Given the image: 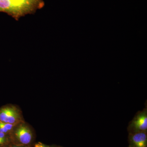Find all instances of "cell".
<instances>
[{
    "mask_svg": "<svg viewBox=\"0 0 147 147\" xmlns=\"http://www.w3.org/2000/svg\"><path fill=\"white\" fill-rule=\"evenodd\" d=\"M14 135L18 142L23 146L29 144L32 138L31 131L24 122L16 125Z\"/></svg>",
    "mask_w": 147,
    "mask_h": 147,
    "instance_id": "cell-3",
    "label": "cell"
},
{
    "mask_svg": "<svg viewBox=\"0 0 147 147\" xmlns=\"http://www.w3.org/2000/svg\"><path fill=\"white\" fill-rule=\"evenodd\" d=\"M7 142V139L5 133L0 132V143L1 145L4 144Z\"/></svg>",
    "mask_w": 147,
    "mask_h": 147,
    "instance_id": "cell-6",
    "label": "cell"
},
{
    "mask_svg": "<svg viewBox=\"0 0 147 147\" xmlns=\"http://www.w3.org/2000/svg\"><path fill=\"white\" fill-rule=\"evenodd\" d=\"M43 0H0V12L6 13L18 21L28 14H33L45 6Z\"/></svg>",
    "mask_w": 147,
    "mask_h": 147,
    "instance_id": "cell-1",
    "label": "cell"
},
{
    "mask_svg": "<svg viewBox=\"0 0 147 147\" xmlns=\"http://www.w3.org/2000/svg\"><path fill=\"white\" fill-rule=\"evenodd\" d=\"M0 132L5 133V134H7V133H8L9 132V131L2 124L1 121H0Z\"/></svg>",
    "mask_w": 147,
    "mask_h": 147,
    "instance_id": "cell-7",
    "label": "cell"
},
{
    "mask_svg": "<svg viewBox=\"0 0 147 147\" xmlns=\"http://www.w3.org/2000/svg\"><path fill=\"white\" fill-rule=\"evenodd\" d=\"M131 141L134 147H147V137L145 131H137L132 134Z\"/></svg>",
    "mask_w": 147,
    "mask_h": 147,
    "instance_id": "cell-5",
    "label": "cell"
},
{
    "mask_svg": "<svg viewBox=\"0 0 147 147\" xmlns=\"http://www.w3.org/2000/svg\"><path fill=\"white\" fill-rule=\"evenodd\" d=\"M35 147H45V146L40 144H36L35 146Z\"/></svg>",
    "mask_w": 147,
    "mask_h": 147,
    "instance_id": "cell-8",
    "label": "cell"
},
{
    "mask_svg": "<svg viewBox=\"0 0 147 147\" xmlns=\"http://www.w3.org/2000/svg\"><path fill=\"white\" fill-rule=\"evenodd\" d=\"M0 146H1V143H0Z\"/></svg>",
    "mask_w": 147,
    "mask_h": 147,
    "instance_id": "cell-10",
    "label": "cell"
},
{
    "mask_svg": "<svg viewBox=\"0 0 147 147\" xmlns=\"http://www.w3.org/2000/svg\"><path fill=\"white\" fill-rule=\"evenodd\" d=\"M131 126L134 131H145L147 129V114L146 111L139 113L132 121Z\"/></svg>",
    "mask_w": 147,
    "mask_h": 147,
    "instance_id": "cell-4",
    "label": "cell"
},
{
    "mask_svg": "<svg viewBox=\"0 0 147 147\" xmlns=\"http://www.w3.org/2000/svg\"><path fill=\"white\" fill-rule=\"evenodd\" d=\"M0 121L16 125L24 122L21 111L14 105H9L0 109Z\"/></svg>",
    "mask_w": 147,
    "mask_h": 147,
    "instance_id": "cell-2",
    "label": "cell"
},
{
    "mask_svg": "<svg viewBox=\"0 0 147 147\" xmlns=\"http://www.w3.org/2000/svg\"><path fill=\"white\" fill-rule=\"evenodd\" d=\"M12 147H24V146L23 145H19V146H14Z\"/></svg>",
    "mask_w": 147,
    "mask_h": 147,
    "instance_id": "cell-9",
    "label": "cell"
}]
</instances>
